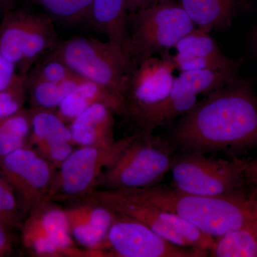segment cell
<instances>
[{
  "instance_id": "cell-34",
  "label": "cell",
  "mask_w": 257,
  "mask_h": 257,
  "mask_svg": "<svg viewBox=\"0 0 257 257\" xmlns=\"http://www.w3.org/2000/svg\"><path fill=\"white\" fill-rule=\"evenodd\" d=\"M17 0H0V12L5 13L13 10Z\"/></svg>"
},
{
  "instance_id": "cell-9",
  "label": "cell",
  "mask_w": 257,
  "mask_h": 257,
  "mask_svg": "<svg viewBox=\"0 0 257 257\" xmlns=\"http://www.w3.org/2000/svg\"><path fill=\"white\" fill-rule=\"evenodd\" d=\"M246 160L213 159L187 152L175 156L171 170L174 188L181 192L208 196H246L242 187Z\"/></svg>"
},
{
  "instance_id": "cell-12",
  "label": "cell",
  "mask_w": 257,
  "mask_h": 257,
  "mask_svg": "<svg viewBox=\"0 0 257 257\" xmlns=\"http://www.w3.org/2000/svg\"><path fill=\"white\" fill-rule=\"evenodd\" d=\"M208 251L171 243L140 221L116 214L101 256L204 257Z\"/></svg>"
},
{
  "instance_id": "cell-3",
  "label": "cell",
  "mask_w": 257,
  "mask_h": 257,
  "mask_svg": "<svg viewBox=\"0 0 257 257\" xmlns=\"http://www.w3.org/2000/svg\"><path fill=\"white\" fill-rule=\"evenodd\" d=\"M175 158L170 141L152 133L139 132L103 172L96 190L155 187L170 172Z\"/></svg>"
},
{
  "instance_id": "cell-23",
  "label": "cell",
  "mask_w": 257,
  "mask_h": 257,
  "mask_svg": "<svg viewBox=\"0 0 257 257\" xmlns=\"http://www.w3.org/2000/svg\"><path fill=\"white\" fill-rule=\"evenodd\" d=\"M31 133L30 109L24 108L0 121V159L28 147Z\"/></svg>"
},
{
  "instance_id": "cell-28",
  "label": "cell",
  "mask_w": 257,
  "mask_h": 257,
  "mask_svg": "<svg viewBox=\"0 0 257 257\" xmlns=\"http://www.w3.org/2000/svg\"><path fill=\"white\" fill-rule=\"evenodd\" d=\"M27 94L25 77L18 73L9 85L0 91V121L24 109Z\"/></svg>"
},
{
  "instance_id": "cell-33",
  "label": "cell",
  "mask_w": 257,
  "mask_h": 257,
  "mask_svg": "<svg viewBox=\"0 0 257 257\" xmlns=\"http://www.w3.org/2000/svg\"><path fill=\"white\" fill-rule=\"evenodd\" d=\"M248 204L251 210L257 219V188L251 189L248 194H246Z\"/></svg>"
},
{
  "instance_id": "cell-1",
  "label": "cell",
  "mask_w": 257,
  "mask_h": 257,
  "mask_svg": "<svg viewBox=\"0 0 257 257\" xmlns=\"http://www.w3.org/2000/svg\"><path fill=\"white\" fill-rule=\"evenodd\" d=\"M170 142L174 147L203 154L256 146L257 99L236 77L182 115Z\"/></svg>"
},
{
  "instance_id": "cell-22",
  "label": "cell",
  "mask_w": 257,
  "mask_h": 257,
  "mask_svg": "<svg viewBox=\"0 0 257 257\" xmlns=\"http://www.w3.org/2000/svg\"><path fill=\"white\" fill-rule=\"evenodd\" d=\"M87 79L77 75L60 82H25L31 108L57 109L62 101Z\"/></svg>"
},
{
  "instance_id": "cell-30",
  "label": "cell",
  "mask_w": 257,
  "mask_h": 257,
  "mask_svg": "<svg viewBox=\"0 0 257 257\" xmlns=\"http://www.w3.org/2000/svg\"><path fill=\"white\" fill-rule=\"evenodd\" d=\"M243 181L248 184L251 189L257 188V159L246 160L243 170Z\"/></svg>"
},
{
  "instance_id": "cell-31",
  "label": "cell",
  "mask_w": 257,
  "mask_h": 257,
  "mask_svg": "<svg viewBox=\"0 0 257 257\" xmlns=\"http://www.w3.org/2000/svg\"><path fill=\"white\" fill-rule=\"evenodd\" d=\"M9 229L0 223V257L6 256L12 250V240L8 232Z\"/></svg>"
},
{
  "instance_id": "cell-36",
  "label": "cell",
  "mask_w": 257,
  "mask_h": 257,
  "mask_svg": "<svg viewBox=\"0 0 257 257\" xmlns=\"http://www.w3.org/2000/svg\"><path fill=\"white\" fill-rule=\"evenodd\" d=\"M251 227L254 231L255 234H256L257 236V219H254V220L251 221Z\"/></svg>"
},
{
  "instance_id": "cell-35",
  "label": "cell",
  "mask_w": 257,
  "mask_h": 257,
  "mask_svg": "<svg viewBox=\"0 0 257 257\" xmlns=\"http://www.w3.org/2000/svg\"><path fill=\"white\" fill-rule=\"evenodd\" d=\"M252 42L253 47H254L255 50H256L257 52V28L253 33Z\"/></svg>"
},
{
  "instance_id": "cell-19",
  "label": "cell",
  "mask_w": 257,
  "mask_h": 257,
  "mask_svg": "<svg viewBox=\"0 0 257 257\" xmlns=\"http://www.w3.org/2000/svg\"><path fill=\"white\" fill-rule=\"evenodd\" d=\"M114 112L97 103L81 113L69 124L74 145L78 147L107 146L114 143Z\"/></svg>"
},
{
  "instance_id": "cell-2",
  "label": "cell",
  "mask_w": 257,
  "mask_h": 257,
  "mask_svg": "<svg viewBox=\"0 0 257 257\" xmlns=\"http://www.w3.org/2000/svg\"><path fill=\"white\" fill-rule=\"evenodd\" d=\"M116 191L173 213L214 239L243 227L256 219L246 196L208 197L159 185Z\"/></svg>"
},
{
  "instance_id": "cell-25",
  "label": "cell",
  "mask_w": 257,
  "mask_h": 257,
  "mask_svg": "<svg viewBox=\"0 0 257 257\" xmlns=\"http://www.w3.org/2000/svg\"><path fill=\"white\" fill-rule=\"evenodd\" d=\"M53 20L67 25L85 24L92 0H31Z\"/></svg>"
},
{
  "instance_id": "cell-18",
  "label": "cell",
  "mask_w": 257,
  "mask_h": 257,
  "mask_svg": "<svg viewBox=\"0 0 257 257\" xmlns=\"http://www.w3.org/2000/svg\"><path fill=\"white\" fill-rule=\"evenodd\" d=\"M126 0H92L85 24L104 35L128 63V30Z\"/></svg>"
},
{
  "instance_id": "cell-29",
  "label": "cell",
  "mask_w": 257,
  "mask_h": 257,
  "mask_svg": "<svg viewBox=\"0 0 257 257\" xmlns=\"http://www.w3.org/2000/svg\"><path fill=\"white\" fill-rule=\"evenodd\" d=\"M18 74L16 67L0 55V91L8 87Z\"/></svg>"
},
{
  "instance_id": "cell-4",
  "label": "cell",
  "mask_w": 257,
  "mask_h": 257,
  "mask_svg": "<svg viewBox=\"0 0 257 257\" xmlns=\"http://www.w3.org/2000/svg\"><path fill=\"white\" fill-rule=\"evenodd\" d=\"M194 29L176 0L155 3L128 14L130 72L142 61L175 48Z\"/></svg>"
},
{
  "instance_id": "cell-24",
  "label": "cell",
  "mask_w": 257,
  "mask_h": 257,
  "mask_svg": "<svg viewBox=\"0 0 257 257\" xmlns=\"http://www.w3.org/2000/svg\"><path fill=\"white\" fill-rule=\"evenodd\" d=\"M209 253L214 257H257V236L251 223L216 238Z\"/></svg>"
},
{
  "instance_id": "cell-32",
  "label": "cell",
  "mask_w": 257,
  "mask_h": 257,
  "mask_svg": "<svg viewBox=\"0 0 257 257\" xmlns=\"http://www.w3.org/2000/svg\"><path fill=\"white\" fill-rule=\"evenodd\" d=\"M170 1V0H126L128 14L135 13L150 5L155 3H162V2Z\"/></svg>"
},
{
  "instance_id": "cell-17",
  "label": "cell",
  "mask_w": 257,
  "mask_h": 257,
  "mask_svg": "<svg viewBox=\"0 0 257 257\" xmlns=\"http://www.w3.org/2000/svg\"><path fill=\"white\" fill-rule=\"evenodd\" d=\"M172 60L175 70L179 72L222 69L236 70L234 61L221 52L209 32L194 29L175 47Z\"/></svg>"
},
{
  "instance_id": "cell-10",
  "label": "cell",
  "mask_w": 257,
  "mask_h": 257,
  "mask_svg": "<svg viewBox=\"0 0 257 257\" xmlns=\"http://www.w3.org/2000/svg\"><path fill=\"white\" fill-rule=\"evenodd\" d=\"M87 197L116 214H122L146 225L157 234L178 246L211 251L215 239L199 231L173 213L135 200L116 190L97 189Z\"/></svg>"
},
{
  "instance_id": "cell-27",
  "label": "cell",
  "mask_w": 257,
  "mask_h": 257,
  "mask_svg": "<svg viewBox=\"0 0 257 257\" xmlns=\"http://www.w3.org/2000/svg\"><path fill=\"white\" fill-rule=\"evenodd\" d=\"M23 217L15 189L0 171V223L13 229L21 226Z\"/></svg>"
},
{
  "instance_id": "cell-21",
  "label": "cell",
  "mask_w": 257,
  "mask_h": 257,
  "mask_svg": "<svg viewBox=\"0 0 257 257\" xmlns=\"http://www.w3.org/2000/svg\"><path fill=\"white\" fill-rule=\"evenodd\" d=\"M196 28L207 32L229 27L236 10V0H179Z\"/></svg>"
},
{
  "instance_id": "cell-15",
  "label": "cell",
  "mask_w": 257,
  "mask_h": 257,
  "mask_svg": "<svg viewBox=\"0 0 257 257\" xmlns=\"http://www.w3.org/2000/svg\"><path fill=\"white\" fill-rule=\"evenodd\" d=\"M237 70L204 69L182 72L175 77L161 124L186 114L197 104L198 96L209 94L236 78Z\"/></svg>"
},
{
  "instance_id": "cell-16",
  "label": "cell",
  "mask_w": 257,
  "mask_h": 257,
  "mask_svg": "<svg viewBox=\"0 0 257 257\" xmlns=\"http://www.w3.org/2000/svg\"><path fill=\"white\" fill-rule=\"evenodd\" d=\"M30 109L32 133L28 147L58 169L75 146L69 125L62 121L56 109Z\"/></svg>"
},
{
  "instance_id": "cell-7",
  "label": "cell",
  "mask_w": 257,
  "mask_h": 257,
  "mask_svg": "<svg viewBox=\"0 0 257 257\" xmlns=\"http://www.w3.org/2000/svg\"><path fill=\"white\" fill-rule=\"evenodd\" d=\"M50 53L65 62L75 73L105 88L124 103L130 69L109 42L92 37H72L57 42Z\"/></svg>"
},
{
  "instance_id": "cell-8",
  "label": "cell",
  "mask_w": 257,
  "mask_h": 257,
  "mask_svg": "<svg viewBox=\"0 0 257 257\" xmlns=\"http://www.w3.org/2000/svg\"><path fill=\"white\" fill-rule=\"evenodd\" d=\"M133 138L126 137L107 146L74 149L57 169L45 200L71 203L90 195L103 172Z\"/></svg>"
},
{
  "instance_id": "cell-6",
  "label": "cell",
  "mask_w": 257,
  "mask_h": 257,
  "mask_svg": "<svg viewBox=\"0 0 257 257\" xmlns=\"http://www.w3.org/2000/svg\"><path fill=\"white\" fill-rule=\"evenodd\" d=\"M54 20L50 15L28 10H11L0 23V55L25 76L57 42Z\"/></svg>"
},
{
  "instance_id": "cell-20",
  "label": "cell",
  "mask_w": 257,
  "mask_h": 257,
  "mask_svg": "<svg viewBox=\"0 0 257 257\" xmlns=\"http://www.w3.org/2000/svg\"><path fill=\"white\" fill-rule=\"evenodd\" d=\"M97 103L111 108L114 114L126 119L124 103L99 84L86 80L72 91L56 109L57 115L69 124L81 113Z\"/></svg>"
},
{
  "instance_id": "cell-13",
  "label": "cell",
  "mask_w": 257,
  "mask_h": 257,
  "mask_svg": "<svg viewBox=\"0 0 257 257\" xmlns=\"http://www.w3.org/2000/svg\"><path fill=\"white\" fill-rule=\"evenodd\" d=\"M57 170L28 146L0 159V171L14 188L24 216L46 199Z\"/></svg>"
},
{
  "instance_id": "cell-5",
  "label": "cell",
  "mask_w": 257,
  "mask_h": 257,
  "mask_svg": "<svg viewBox=\"0 0 257 257\" xmlns=\"http://www.w3.org/2000/svg\"><path fill=\"white\" fill-rule=\"evenodd\" d=\"M175 70L169 52L142 61L130 70L124 95L126 119L133 121L140 132L152 133L160 126Z\"/></svg>"
},
{
  "instance_id": "cell-11",
  "label": "cell",
  "mask_w": 257,
  "mask_h": 257,
  "mask_svg": "<svg viewBox=\"0 0 257 257\" xmlns=\"http://www.w3.org/2000/svg\"><path fill=\"white\" fill-rule=\"evenodd\" d=\"M22 242L34 256H89L76 246L64 208L45 200L33 208L21 225Z\"/></svg>"
},
{
  "instance_id": "cell-26",
  "label": "cell",
  "mask_w": 257,
  "mask_h": 257,
  "mask_svg": "<svg viewBox=\"0 0 257 257\" xmlns=\"http://www.w3.org/2000/svg\"><path fill=\"white\" fill-rule=\"evenodd\" d=\"M38 61L25 76V82H60L79 75L65 62L50 52Z\"/></svg>"
},
{
  "instance_id": "cell-14",
  "label": "cell",
  "mask_w": 257,
  "mask_h": 257,
  "mask_svg": "<svg viewBox=\"0 0 257 257\" xmlns=\"http://www.w3.org/2000/svg\"><path fill=\"white\" fill-rule=\"evenodd\" d=\"M64 209L75 242L87 250L89 256H101L116 213L89 197L69 203Z\"/></svg>"
}]
</instances>
